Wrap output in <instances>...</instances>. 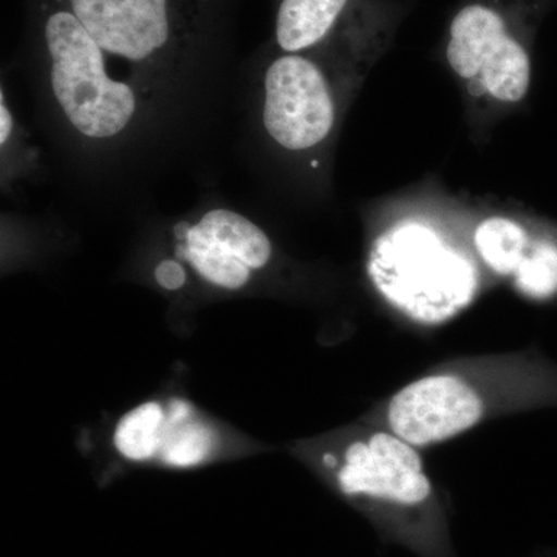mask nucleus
I'll return each instance as SVG.
<instances>
[{
	"mask_svg": "<svg viewBox=\"0 0 557 557\" xmlns=\"http://www.w3.org/2000/svg\"><path fill=\"white\" fill-rule=\"evenodd\" d=\"M557 408V362L537 350L457 359L410 381L370 416L418 449L511 413Z\"/></svg>",
	"mask_w": 557,
	"mask_h": 557,
	"instance_id": "nucleus-1",
	"label": "nucleus"
},
{
	"mask_svg": "<svg viewBox=\"0 0 557 557\" xmlns=\"http://www.w3.org/2000/svg\"><path fill=\"white\" fill-rule=\"evenodd\" d=\"M319 461L343 496L403 536L426 544L438 531V494L420 449L388 429L372 421L351 429L336 448L322 450Z\"/></svg>",
	"mask_w": 557,
	"mask_h": 557,
	"instance_id": "nucleus-2",
	"label": "nucleus"
},
{
	"mask_svg": "<svg viewBox=\"0 0 557 557\" xmlns=\"http://www.w3.org/2000/svg\"><path fill=\"white\" fill-rule=\"evenodd\" d=\"M369 276L388 306L421 325H438L467 309L479 292L474 263L423 223L381 234Z\"/></svg>",
	"mask_w": 557,
	"mask_h": 557,
	"instance_id": "nucleus-3",
	"label": "nucleus"
},
{
	"mask_svg": "<svg viewBox=\"0 0 557 557\" xmlns=\"http://www.w3.org/2000/svg\"><path fill=\"white\" fill-rule=\"evenodd\" d=\"M36 9L62 115L83 137H120L137 116V91L110 76L108 54L61 0H36Z\"/></svg>",
	"mask_w": 557,
	"mask_h": 557,
	"instance_id": "nucleus-4",
	"label": "nucleus"
},
{
	"mask_svg": "<svg viewBox=\"0 0 557 557\" xmlns=\"http://www.w3.org/2000/svg\"><path fill=\"white\" fill-rule=\"evenodd\" d=\"M109 58L148 72L196 44L211 0H61Z\"/></svg>",
	"mask_w": 557,
	"mask_h": 557,
	"instance_id": "nucleus-5",
	"label": "nucleus"
},
{
	"mask_svg": "<svg viewBox=\"0 0 557 557\" xmlns=\"http://www.w3.org/2000/svg\"><path fill=\"white\" fill-rule=\"evenodd\" d=\"M335 121V91L319 62L287 53L270 65L263 124L278 146L288 150L314 148L329 137Z\"/></svg>",
	"mask_w": 557,
	"mask_h": 557,
	"instance_id": "nucleus-6",
	"label": "nucleus"
},
{
	"mask_svg": "<svg viewBox=\"0 0 557 557\" xmlns=\"http://www.w3.org/2000/svg\"><path fill=\"white\" fill-rule=\"evenodd\" d=\"M448 61L460 78L479 83V94L487 91L498 101L518 102L530 86L527 51L487 7L469 5L454 17Z\"/></svg>",
	"mask_w": 557,
	"mask_h": 557,
	"instance_id": "nucleus-7",
	"label": "nucleus"
},
{
	"mask_svg": "<svg viewBox=\"0 0 557 557\" xmlns=\"http://www.w3.org/2000/svg\"><path fill=\"white\" fill-rule=\"evenodd\" d=\"M178 256L201 278L223 289L244 288L255 271L269 265L273 247L255 222L231 211L212 209L193 226L178 230Z\"/></svg>",
	"mask_w": 557,
	"mask_h": 557,
	"instance_id": "nucleus-8",
	"label": "nucleus"
},
{
	"mask_svg": "<svg viewBox=\"0 0 557 557\" xmlns=\"http://www.w3.org/2000/svg\"><path fill=\"white\" fill-rule=\"evenodd\" d=\"M348 0H282L276 42L285 53L313 49L335 28Z\"/></svg>",
	"mask_w": 557,
	"mask_h": 557,
	"instance_id": "nucleus-9",
	"label": "nucleus"
},
{
	"mask_svg": "<svg viewBox=\"0 0 557 557\" xmlns=\"http://www.w3.org/2000/svg\"><path fill=\"white\" fill-rule=\"evenodd\" d=\"M189 416L185 401L174 399L171 403L160 456L172 467L189 468L200 463L214 445L212 432L200 421H189Z\"/></svg>",
	"mask_w": 557,
	"mask_h": 557,
	"instance_id": "nucleus-10",
	"label": "nucleus"
},
{
	"mask_svg": "<svg viewBox=\"0 0 557 557\" xmlns=\"http://www.w3.org/2000/svg\"><path fill=\"white\" fill-rule=\"evenodd\" d=\"M474 242L480 259L500 276H515L531 244L519 223L504 218L485 220Z\"/></svg>",
	"mask_w": 557,
	"mask_h": 557,
	"instance_id": "nucleus-11",
	"label": "nucleus"
},
{
	"mask_svg": "<svg viewBox=\"0 0 557 557\" xmlns=\"http://www.w3.org/2000/svg\"><path fill=\"white\" fill-rule=\"evenodd\" d=\"M164 426L166 413L159 403H145L121 418L113 442L121 456L127 460H149L160 453Z\"/></svg>",
	"mask_w": 557,
	"mask_h": 557,
	"instance_id": "nucleus-12",
	"label": "nucleus"
},
{
	"mask_svg": "<svg viewBox=\"0 0 557 557\" xmlns=\"http://www.w3.org/2000/svg\"><path fill=\"white\" fill-rule=\"evenodd\" d=\"M516 288L530 299L545 300L557 295V245L531 242L525 258L515 273Z\"/></svg>",
	"mask_w": 557,
	"mask_h": 557,
	"instance_id": "nucleus-13",
	"label": "nucleus"
},
{
	"mask_svg": "<svg viewBox=\"0 0 557 557\" xmlns=\"http://www.w3.org/2000/svg\"><path fill=\"white\" fill-rule=\"evenodd\" d=\"M157 278L163 287L175 289L182 287L185 282V274L182 269L174 262H163L157 269Z\"/></svg>",
	"mask_w": 557,
	"mask_h": 557,
	"instance_id": "nucleus-14",
	"label": "nucleus"
},
{
	"mask_svg": "<svg viewBox=\"0 0 557 557\" xmlns=\"http://www.w3.org/2000/svg\"><path fill=\"white\" fill-rule=\"evenodd\" d=\"M13 126V116H11L9 106L5 104V95L2 91V100H0V141H2V148H5L7 143H9Z\"/></svg>",
	"mask_w": 557,
	"mask_h": 557,
	"instance_id": "nucleus-15",
	"label": "nucleus"
}]
</instances>
